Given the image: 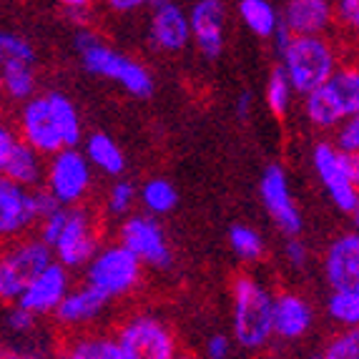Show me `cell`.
Returning <instances> with one entry per match:
<instances>
[{
    "instance_id": "cell-1",
    "label": "cell",
    "mask_w": 359,
    "mask_h": 359,
    "mask_svg": "<svg viewBox=\"0 0 359 359\" xmlns=\"http://www.w3.org/2000/svg\"><path fill=\"white\" fill-rule=\"evenodd\" d=\"M15 131L43 156L83 144V123L78 106L60 90L36 93L20 103Z\"/></svg>"
},
{
    "instance_id": "cell-2",
    "label": "cell",
    "mask_w": 359,
    "mask_h": 359,
    "mask_svg": "<svg viewBox=\"0 0 359 359\" xmlns=\"http://www.w3.org/2000/svg\"><path fill=\"white\" fill-rule=\"evenodd\" d=\"M38 236L50 244L55 259L68 269H86L101 249L98 216L88 206H58L38 224Z\"/></svg>"
},
{
    "instance_id": "cell-3",
    "label": "cell",
    "mask_w": 359,
    "mask_h": 359,
    "mask_svg": "<svg viewBox=\"0 0 359 359\" xmlns=\"http://www.w3.org/2000/svg\"><path fill=\"white\" fill-rule=\"evenodd\" d=\"M276 297L257 276L239 274L231 282V334L236 347L249 354L264 352L274 339Z\"/></svg>"
},
{
    "instance_id": "cell-4",
    "label": "cell",
    "mask_w": 359,
    "mask_h": 359,
    "mask_svg": "<svg viewBox=\"0 0 359 359\" xmlns=\"http://www.w3.org/2000/svg\"><path fill=\"white\" fill-rule=\"evenodd\" d=\"M73 48L86 73L118 83L133 98H149L154 93V76L141 60L111 48L98 33L81 28L73 36Z\"/></svg>"
},
{
    "instance_id": "cell-5",
    "label": "cell",
    "mask_w": 359,
    "mask_h": 359,
    "mask_svg": "<svg viewBox=\"0 0 359 359\" xmlns=\"http://www.w3.org/2000/svg\"><path fill=\"white\" fill-rule=\"evenodd\" d=\"M359 111V60H341L319 88L304 96V118L311 128L334 133L341 121Z\"/></svg>"
},
{
    "instance_id": "cell-6",
    "label": "cell",
    "mask_w": 359,
    "mask_h": 359,
    "mask_svg": "<svg viewBox=\"0 0 359 359\" xmlns=\"http://www.w3.org/2000/svg\"><path fill=\"white\" fill-rule=\"evenodd\" d=\"M279 63L292 78L294 90L306 96L339 68L341 50L330 33L322 36H292L279 48Z\"/></svg>"
},
{
    "instance_id": "cell-7",
    "label": "cell",
    "mask_w": 359,
    "mask_h": 359,
    "mask_svg": "<svg viewBox=\"0 0 359 359\" xmlns=\"http://www.w3.org/2000/svg\"><path fill=\"white\" fill-rule=\"evenodd\" d=\"M146 264L121 241L106 244L86 266V282L101 289L108 299H123L144 282Z\"/></svg>"
},
{
    "instance_id": "cell-8",
    "label": "cell",
    "mask_w": 359,
    "mask_h": 359,
    "mask_svg": "<svg viewBox=\"0 0 359 359\" xmlns=\"http://www.w3.org/2000/svg\"><path fill=\"white\" fill-rule=\"evenodd\" d=\"M53 262V249L41 236L25 233L20 239H13V244L8 246L3 259H0V297H3V302L6 304L18 302V297L28 287L30 279L41 274Z\"/></svg>"
},
{
    "instance_id": "cell-9",
    "label": "cell",
    "mask_w": 359,
    "mask_h": 359,
    "mask_svg": "<svg viewBox=\"0 0 359 359\" xmlns=\"http://www.w3.org/2000/svg\"><path fill=\"white\" fill-rule=\"evenodd\" d=\"M0 81L6 96L15 103L38 93V50L15 30H3L0 36Z\"/></svg>"
},
{
    "instance_id": "cell-10",
    "label": "cell",
    "mask_w": 359,
    "mask_h": 359,
    "mask_svg": "<svg viewBox=\"0 0 359 359\" xmlns=\"http://www.w3.org/2000/svg\"><path fill=\"white\" fill-rule=\"evenodd\" d=\"M43 186L58 198V204H83L93 189V163L88 161L86 151H78V146H71V149L48 156Z\"/></svg>"
},
{
    "instance_id": "cell-11",
    "label": "cell",
    "mask_w": 359,
    "mask_h": 359,
    "mask_svg": "<svg viewBox=\"0 0 359 359\" xmlns=\"http://www.w3.org/2000/svg\"><path fill=\"white\" fill-rule=\"evenodd\" d=\"M311 166H314V174L322 181L332 204L344 214H352L359 206V189L352 179L347 151H341L334 144V138L317 141L311 149Z\"/></svg>"
},
{
    "instance_id": "cell-12",
    "label": "cell",
    "mask_w": 359,
    "mask_h": 359,
    "mask_svg": "<svg viewBox=\"0 0 359 359\" xmlns=\"http://www.w3.org/2000/svg\"><path fill=\"white\" fill-rule=\"evenodd\" d=\"M116 239L131 249L141 262L156 271H166L174 264V252L168 244V236L158 224V216L154 214H128L118 224Z\"/></svg>"
},
{
    "instance_id": "cell-13",
    "label": "cell",
    "mask_w": 359,
    "mask_h": 359,
    "mask_svg": "<svg viewBox=\"0 0 359 359\" xmlns=\"http://www.w3.org/2000/svg\"><path fill=\"white\" fill-rule=\"evenodd\" d=\"M116 337L126 359H174L179 354L174 332L166 322L151 314H136L123 322Z\"/></svg>"
},
{
    "instance_id": "cell-14",
    "label": "cell",
    "mask_w": 359,
    "mask_h": 359,
    "mask_svg": "<svg viewBox=\"0 0 359 359\" xmlns=\"http://www.w3.org/2000/svg\"><path fill=\"white\" fill-rule=\"evenodd\" d=\"M259 196H262V204L269 219L284 236H299L302 229H304V219H302L299 206L294 204L289 176L284 166L269 163L264 168L262 181H259Z\"/></svg>"
},
{
    "instance_id": "cell-15",
    "label": "cell",
    "mask_w": 359,
    "mask_h": 359,
    "mask_svg": "<svg viewBox=\"0 0 359 359\" xmlns=\"http://www.w3.org/2000/svg\"><path fill=\"white\" fill-rule=\"evenodd\" d=\"M46 158L48 156L33 149L18 131L3 126L0 131V174L6 179L38 189L46 181V163H48Z\"/></svg>"
},
{
    "instance_id": "cell-16",
    "label": "cell",
    "mask_w": 359,
    "mask_h": 359,
    "mask_svg": "<svg viewBox=\"0 0 359 359\" xmlns=\"http://www.w3.org/2000/svg\"><path fill=\"white\" fill-rule=\"evenodd\" d=\"M149 15V46L158 53L174 55L186 50V46L194 41L191 20L189 13L174 3V0H151Z\"/></svg>"
},
{
    "instance_id": "cell-17",
    "label": "cell",
    "mask_w": 359,
    "mask_h": 359,
    "mask_svg": "<svg viewBox=\"0 0 359 359\" xmlns=\"http://www.w3.org/2000/svg\"><path fill=\"white\" fill-rule=\"evenodd\" d=\"M41 224L38 189H30L18 181L3 176L0 181V233L3 239H20L30 229Z\"/></svg>"
},
{
    "instance_id": "cell-18",
    "label": "cell",
    "mask_w": 359,
    "mask_h": 359,
    "mask_svg": "<svg viewBox=\"0 0 359 359\" xmlns=\"http://www.w3.org/2000/svg\"><path fill=\"white\" fill-rule=\"evenodd\" d=\"M68 292H71V269L55 259L41 274L30 279L28 287L18 297V304H23L38 317H48V314H55Z\"/></svg>"
},
{
    "instance_id": "cell-19",
    "label": "cell",
    "mask_w": 359,
    "mask_h": 359,
    "mask_svg": "<svg viewBox=\"0 0 359 359\" xmlns=\"http://www.w3.org/2000/svg\"><path fill=\"white\" fill-rule=\"evenodd\" d=\"M191 36L198 53L216 60L224 53L226 43V6L224 0H196L189 11Z\"/></svg>"
},
{
    "instance_id": "cell-20",
    "label": "cell",
    "mask_w": 359,
    "mask_h": 359,
    "mask_svg": "<svg viewBox=\"0 0 359 359\" xmlns=\"http://www.w3.org/2000/svg\"><path fill=\"white\" fill-rule=\"evenodd\" d=\"M322 271L332 289H359V231L352 229L330 241Z\"/></svg>"
},
{
    "instance_id": "cell-21",
    "label": "cell",
    "mask_w": 359,
    "mask_h": 359,
    "mask_svg": "<svg viewBox=\"0 0 359 359\" xmlns=\"http://www.w3.org/2000/svg\"><path fill=\"white\" fill-rule=\"evenodd\" d=\"M108 302L111 299H108L101 289H96L93 284L86 282L66 294V299L60 302V306L55 309L53 317L60 327L81 332L88 324L98 322L103 317V311L108 309Z\"/></svg>"
},
{
    "instance_id": "cell-22",
    "label": "cell",
    "mask_w": 359,
    "mask_h": 359,
    "mask_svg": "<svg viewBox=\"0 0 359 359\" xmlns=\"http://www.w3.org/2000/svg\"><path fill=\"white\" fill-rule=\"evenodd\" d=\"M282 25L292 36H322L337 25L334 0H287Z\"/></svg>"
},
{
    "instance_id": "cell-23",
    "label": "cell",
    "mask_w": 359,
    "mask_h": 359,
    "mask_svg": "<svg viewBox=\"0 0 359 359\" xmlns=\"http://www.w3.org/2000/svg\"><path fill=\"white\" fill-rule=\"evenodd\" d=\"M314 327V309L309 302L297 292H282L276 294L274 302V334L276 339L287 341H302Z\"/></svg>"
},
{
    "instance_id": "cell-24",
    "label": "cell",
    "mask_w": 359,
    "mask_h": 359,
    "mask_svg": "<svg viewBox=\"0 0 359 359\" xmlns=\"http://www.w3.org/2000/svg\"><path fill=\"white\" fill-rule=\"evenodd\" d=\"M83 151L88 156V161L93 163L96 171L118 179L126 171V156L121 151V146L116 144V138H111L103 131H93L83 138Z\"/></svg>"
},
{
    "instance_id": "cell-25",
    "label": "cell",
    "mask_w": 359,
    "mask_h": 359,
    "mask_svg": "<svg viewBox=\"0 0 359 359\" xmlns=\"http://www.w3.org/2000/svg\"><path fill=\"white\" fill-rule=\"evenodd\" d=\"M63 357L71 359H126V352L121 347L118 337L108 334H93V332H83V334H73L63 344Z\"/></svg>"
},
{
    "instance_id": "cell-26",
    "label": "cell",
    "mask_w": 359,
    "mask_h": 359,
    "mask_svg": "<svg viewBox=\"0 0 359 359\" xmlns=\"http://www.w3.org/2000/svg\"><path fill=\"white\" fill-rule=\"evenodd\" d=\"M239 18L246 30L257 38H274L282 25V13L276 11L271 0H239Z\"/></svg>"
},
{
    "instance_id": "cell-27",
    "label": "cell",
    "mask_w": 359,
    "mask_h": 359,
    "mask_svg": "<svg viewBox=\"0 0 359 359\" xmlns=\"http://www.w3.org/2000/svg\"><path fill=\"white\" fill-rule=\"evenodd\" d=\"M138 198L154 216H166L179 206V191L168 179H149L138 189Z\"/></svg>"
},
{
    "instance_id": "cell-28",
    "label": "cell",
    "mask_w": 359,
    "mask_h": 359,
    "mask_svg": "<svg viewBox=\"0 0 359 359\" xmlns=\"http://www.w3.org/2000/svg\"><path fill=\"white\" fill-rule=\"evenodd\" d=\"M294 93H297V90H294L292 78L287 76L282 63L271 68L269 78H266V106H269V111L276 118H284V116L289 114Z\"/></svg>"
},
{
    "instance_id": "cell-29",
    "label": "cell",
    "mask_w": 359,
    "mask_h": 359,
    "mask_svg": "<svg viewBox=\"0 0 359 359\" xmlns=\"http://www.w3.org/2000/svg\"><path fill=\"white\" fill-rule=\"evenodd\" d=\"M327 317L337 327H357L359 324V289H332L327 299Z\"/></svg>"
},
{
    "instance_id": "cell-30",
    "label": "cell",
    "mask_w": 359,
    "mask_h": 359,
    "mask_svg": "<svg viewBox=\"0 0 359 359\" xmlns=\"http://www.w3.org/2000/svg\"><path fill=\"white\" fill-rule=\"evenodd\" d=\"M229 246L241 262H259L264 257V252H266L264 236L257 229L246 226V224H233L229 229Z\"/></svg>"
},
{
    "instance_id": "cell-31",
    "label": "cell",
    "mask_w": 359,
    "mask_h": 359,
    "mask_svg": "<svg viewBox=\"0 0 359 359\" xmlns=\"http://www.w3.org/2000/svg\"><path fill=\"white\" fill-rule=\"evenodd\" d=\"M324 359H359V324L357 327H341L339 332L324 341Z\"/></svg>"
},
{
    "instance_id": "cell-32",
    "label": "cell",
    "mask_w": 359,
    "mask_h": 359,
    "mask_svg": "<svg viewBox=\"0 0 359 359\" xmlns=\"http://www.w3.org/2000/svg\"><path fill=\"white\" fill-rule=\"evenodd\" d=\"M136 198H138L136 186H133L131 181L121 179L118 176L106 194V211L111 216H128L133 209V204H136Z\"/></svg>"
},
{
    "instance_id": "cell-33",
    "label": "cell",
    "mask_w": 359,
    "mask_h": 359,
    "mask_svg": "<svg viewBox=\"0 0 359 359\" xmlns=\"http://www.w3.org/2000/svg\"><path fill=\"white\" fill-rule=\"evenodd\" d=\"M337 28L352 43H359V0H334Z\"/></svg>"
},
{
    "instance_id": "cell-34",
    "label": "cell",
    "mask_w": 359,
    "mask_h": 359,
    "mask_svg": "<svg viewBox=\"0 0 359 359\" xmlns=\"http://www.w3.org/2000/svg\"><path fill=\"white\" fill-rule=\"evenodd\" d=\"M334 144L347 154H357L359 151V111H354L347 121H341L337 131L332 133Z\"/></svg>"
},
{
    "instance_id": "cell-35",
    "label": "cell",
    "mask_w": 359,
    "mask_h": 359,
    "mask_svg": "<svg viewBox=\"0 0 359 359\" xmlns=\"http://www.w3.org/2000/svg\"><path fill=\"white\" fill-rule=\"evenodd\" d=\"M6 327L13 334H30L38 327V314H33L30 309H25L23 304L13 302V306L6 314Z\"/></svg>"
},
{
    "instance_id": "cell-36",
    "label": "cell",
    "mask_w": 359,
    "mask_h": 359,
    "mask_svg": "<svg viewBox=\"0 0 359 359\" xmlns=\"http://www.w3.org/2000/svg\"><path fill=\"white\" fill-rule=\"evenodd\" d=\"M284 259L292 269H304L309 264V249L299 236H287V246H284Z\"/></svg>"
},
{
    "instance_id": "cell-37",
    "label": "cell",
    "mask_w": 359,
    "mask_h": 359,
    "mask_svg": "<svg viewBox=\"0 0 359 359\" xmlns=\"http://www.w3.org/2000/svg\"><path fill=\"white\" fill-rule=\"evenodd\" d=\"M231 352H233V341L229 339L226 334H222V332H216V334H211L209 339H206V357L226 359V357H231Z\"/></svg>"
},
{
    "instance_id": "cell-38",
    "label": "cell",
    "mask_w": 359,
    "mask_h": 359,
    "mask_svg": "<svg viewBox=\"0 0 359 359\" xmlns=\"http://www.w3.org/2000/svg\"><path fill=\"white\" fill-rule=\"evenodd\" d=\"M103 3L116 13H131V11H136V8L146 6L149 0H103Z\"/></svg>"
},
{
    "instance_id": "cell-39",
    "label": "cell",
    "mask_w": 359,
    "mask_h": 359,
    "mask_svg": "<svg viewBox=\"0 0 359 359\" xmlns=\"http://www.w3.org/2000/svg\"><path fill=\"white\" fill-rule=\"evenodd\" d=\"M252 106H254V96L249 90H241L239 96H236V116L246 121L249 114H252Z\"/></svg>"
},
{
    "instance_id": "cell-40",
    "label": "cell",
    "mask_w": 359,
    "mask_h": 359,
    "mask_svg": "<svg viewBox=\"0 0 359 359\" xmlns=\"http://www.w3.org/2000/svg\"><path fill=\"white\" fill-rule=\"evenodd\" d=\"M58 3L63 8H68L71 13H76V15H81L83 11H88V6H90V0H58Z\"/></svg>"
},
{
    "instance_id": "cell-41",
    "label": "cell",
    "mask_w": 359,
    "mask_h": 359,
    "mask_svg": "<svg viewBox=\"0 0 359 359\" xmlns=\"http://www.w3.org/2000/svg\"><path fill=\"white\" fill-rule=\"evenodd\" d=\"M349 168H352V179L359 189V151L357 154H349Z\"/></svg>"
},
{
    "instance_id": "cell-42",
    "label": "cell",
    "mask_w": 359,
    "mask_h": 359,
    "mask_svg": "<svg viewBox=\"0 0 359 359\" xmlns=\"http://www.w3.org/2000/svg\"><path fill=\"white\" fill-rule=\"evenodd\" d=\"M349 219H352V229H354V231H359V206L352 211V214H349Z\"/></svg>"
},
{
    "instance_id": "cell-43",
    "label": "cell",
    "mask_w": 359,
    "mask_h": 359,
    "mask_svg": "<svg viewBox=\"0 0 359 359\" xmlns=\"http://www.w3.org/2000/svg\"><path fill=\"white\" fill-rule=\"evenodd\" d=\"M149 3H151V0H149Z\"/></svg>"
}]
</instances>
